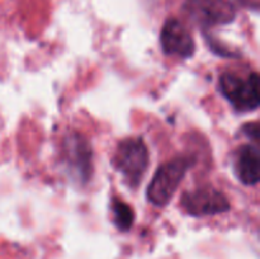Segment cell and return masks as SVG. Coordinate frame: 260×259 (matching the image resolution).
I'll return each mask as SVG.
<instances>
[{
	"label": "cell",
	"instance_id": "1",
	"mask_svg": "<svg viewBox=\"0 0 260 259\" xmlns=\"http://www.w3.org/2000/svg\"><path fill=\"white\" fill-rule=\"evenodd\" d=\"M194 160L189 156H178L157 168L146 190L147 200L157 207L168 205L179 188Z\"/></svg>",
	"mask_w": 260,
	"mask_h": 259
},
{
	"label": "cell",
	"instance_id": "2",
	"mask_svg": "<svg viewBox=\"0 0 260 259\" xmlns=\"http://www.w3.org/2000/svg\"><path fill=\"white\" fill-rule=\"evenodd\" d=\"M149 149L140 137H129L118 142L113 164L117 172L132 189L141 184V180L149 168Z\"/></svg>",
	"mask_w": 260,
	"mask_h": 259
},
{
	"label": "cell",
	"instance_id": "3",
	"mask_svg": "<svg viewBox=\"0 0 260 259\" xmlns=\"http://www.w3.org/2000/svg\"><path fill=\"white\" fill-rule=\"evenodd\" d=\"M62 163L71 179L88 183L93 175V149L85 136L70 132L62 141Z\"/></svg>",
	"mask_w": 260,
	"mask_h": 259
},
{
	"label": "cell",
	"instance_id": "4",
	"mask_svg": "<svg viewBox=\"0 0 260 259\" xmlns=\"http://www.w3.org/2000/svg\"><path fill=\"white\" fill-rule=\"evenodd\" d=\"M220 90L239 112L258 109L260 104L259 75L251 73L246 79L235 73H223L220 76Z\"/></svg>",
	"mask_w": 260,
	"mask_h": 259
},
{
	"label": "cell",
	"instance_id": "5",
	"mask_svg": "<svg viewBox=\"0 0 260 259\" xmlns=\"http://www.w3.org/2000/svg\"><path fill=\"white\" fill-rule=\"evenodd\" d=\"M185 15L201 27L210 28L234 22L236 9L228 0H185Z\"/></svg>",
	"mask_w": 260,
	"mask_h": 259
},
{
	"label": "cell",
	"instance_id": "6",
	"mask_svg": "<svg viewBox=\"0 0 260 259\" xmlns=\"http://www.w3.org/2000/svg\"><path fill=\"white\" fill-rule=\"evenodd\" d=\"M180 205L193 217L218 215L228 212L231 207L228 197L211 185L184 192L180 198Z\"/></svg>",
	"mask_w": 260,
	"mask_h": 259
},
{
	"label": "cell",
	"instance_id": "7",
	"mask_svg": "<svg viewBox=\"0 0 260 259\" xmlns=\"http://www.w3.org/2000/svg\"><path fill=\"white\" fill-rule=\"evenodd\" d=\"M160 43L165 55L189 58L194 55L196 43L188 28L180 20L170 18L165 22L160 35Z\"/></svg>",
	"mask_w": 260,
	"mask_h": 259
},
{
	"label": "cell",
	"instance_id": "8",
	"mask_svg": "<svg viewBox=\"0 0 260 259\" xmlns=\"http://www.w3.org/2000/svg\"><path fill=\"white\" fill-rule=\"evenodd\" d=\"M234 173L243 184L255 185L260 180V150L258 144L241 145L234 155Z\"/></svg>",
	"mask_w": 260,
	"mask_h": 259
},
{
	"label": "cell",
	"instance_id": "9",
	"mask_svg": "<svg viewBox=\"0 0 260 259\" xmlns=\"http://www.w3.org/2000/svg\"><path fill=\"white\" fill-rule=\"evenodd\" d=\"M112 213H113V221L117 229H119L121 231H128L132 228L135 221V213L131 206L122 202L121 200H113Z\"/></svg>",
	"mask_w": 260,
	"mask_h": 259
},
{
	"label": "cell",
	"instance_id": "10",
	"mask_svg": "<svg viewBox=\"0 0 260 259\" xmlns=\"http://www.w3.org/2000/svg\"><path fill=\"white\" fill-rule=\"evenodd\" d=\"M244 132L246 134V136L250 137L251 141L254 144H258L259 142V123L258 122H254V123H246L245 126L243 127Z\"/></svg>",
	"mask_w": 260,
	"mask_h": 259
}]
</instances>
